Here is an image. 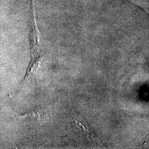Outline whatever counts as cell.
Here are the masks:
<instances>
[{
  "label": "cell",
  "instance_id": "cell-1",
  "mask_svg": "<svg viewBox=\"0 0 149 149\" xmlns=\"http://www.w3.org/2000/svg\"><path fill=\"white\" fill-rule=\"evenodd\" d=\"M32 30L30 39L31 43V61L27 70V74L23 82V85L33 82L36 79V75L40 66L42 60V48L40 41V34L36 21L34 0H32Z\"/></svg>",
  "mask_w": 149,
  "mask_h": 149
},
{
  "label": "cell",
  "instance_id": "cell-2",
  "mask_svg": "<svg viewBox=\"0 0 149 149\" xmlns=\"http://www.w3.org/2000/svg\"><path fill=\"white\" fill-rule=\"evenodd\" d=\"M74 122L76 127L80 130L85 138L88 140L90 143L97 146L104 147L103 145L100 141L99 138L93 132L91 131L88 124L82 118L77 117L76 116L73 117Z\"/></svg>",
  "mask_w": 149,
  "mask_h": 149
}]
</instances>
